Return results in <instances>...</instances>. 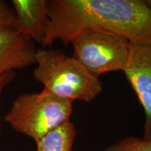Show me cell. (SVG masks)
Segmentation results:
<instances>
[{
  "label": "cell",
  "instance_id": "7c38bea8",
  "mask_svg": "<svg viewBox=\"0 0 151 151\" xmlns=\"http://www.w3.org/2000/svg\"><path fill=\"white\" fill-rule=\"evenodd\" d=\"M147 4H148L149 6L151 7V0H148V1H146Z\"/></svg>",
  "mask_w": 151,
  "mask_h": 151
},
{
  "label": "cell",
  "instance_id": "3957f363",
  "mask_svg": "<svg viewBox=\"0 0 151 151\" xmlns=\"http://www.w3.org/2000/svg\"><path fill=\"white\" fill-rule=\"evenodd\" d=\"M73 101L61 99L43 90L25 92L16 97L3 120L18 133L35 143L65 122L70 120Z\"/></svg>",
  "mask_w": 151,
  "mask_h": 151
},
{
  "label": "cell",
  "instance_id": "ba28073f",
  "mask_svg": "<svg viewBox=\"0 0 151 151\" xmlns=\"http://www.w3.org/2000/svg\"><path fill=\"white\" fill-rule=\"evenodd\" d=\"M76 134L75 124L69 120L37 141V151H72Z\"/></svg>",
  "mask_w": 151,
  "mask_h": 151
},
{
  "label": "cell",
  "instance_id": "8fae6325",
  "mask_svg": "<svg viewBox=\"0 0 151 151\" xmlns=\"http://www.w3.org/2000/svg\"><path fill=\"white\" fill-rule=\"evenodd\" d=\"M16 77V73L14 71H6L3 73H0V97H1V92L4 89L5 87L9 85ZM2 134V129H1V116H0V138Z\"/></svg>",
  "mask_w": 151,
  "mask_h": 151
},
{
  "label": "cell",
  "instance_id": "5b68a950",
  "mask_svg": "<svg viewBox=\"0 0 151 151\" xmlns=\"http://www.w3.org/2000/svg\"><path fill=\"white\" fill-rule=\"evenodd\" d=\"M122 71L144 110L143 138L151 140V44L131 43L129 58Z\"/></svg>",
  "mask_w": 151,
  "mask_h": 151
},
{
  "label": "cell",
  "instance_id": "277c9868",
  "mask_svg": "<svg viewBox=\"0 0 151 151\" xmlns=\"http://www.w3.org/2000/svg\"><path fill=\"white\" fill-rule=\"evenodd\" d=\"M72 58L96 78L107 72L123 71L131 42L124 36L99 29H86L71 41Z\"/></svg>",
  "mask_w": 151,
  "mask_h": 151
},
{
  "label": "cell",
  "instance_id": "52a82bcc",
  "mask_svg": "<svg viewBox=\"0 0 151 151\" xmlns=\"http://www.w3.org/2000/svg\"><path fill=\"white\" fill-rule=\"evenodd\" d=\"M11 4L16 17V29L42 44L49 22L47 0H12Z\"/></svg>",
  "mask_w": 151,
  "mask_h": 151
},
{
  "label": "cell",
  "instance_id": "9c48e42d",
  "mask_svg": "<svg viewBox=\"0 0 151 151\" xmlns=\"http://www.w3.org/2000/svg\"><path fill=\"white\" fill-rule=\"evenodd\" d=\"M103 151H151V140L128 137L106 148Z\"/></svg>",
  "mask_w": 151,
  "mask_h": 151
},
{
  "label": "cell",
  "instance_id": "7a4b0ae2",
  "mask_svg": "<svg viewBox=\"0 0 151 151\" xmlns=\"http://www.w3.org/2000/svg\"><path fill=\"white\" fill-rule=\"evenodd\" d=\"M35 64L33 77L43 85V91L57 97L90 102L103 91L99 78L61 50L37 49Z\"/></svg>",
  "mask_w": 151,
  "mask_h": 151
},
{
  "label": "cell",
  "instance_id": "30bf717a",
  "mask_svg": "<svg viewBox=\"0 0 151 151\" xmlns=\"http://www.w3.org/2000/svg\"><path fill=\"white\" fill-rule=\"evenodd\" d=\"M16 28V17L14 8L4 0H0V31Z\"/></svg>",
  "mask_w": 151,
  "mask_h": 151
},
{
  "label": "cell",
  "instance_id": "8992f818",
  "mask_svg": "<svg viewBox=\"0 0 151 151\" xmlns=\"http://www.w3.org/2000/svg\"><path fill=\"white\" fill-rule=\"evenodd\" d=\"M37 49L27 36L16 29L0 31V73L23 69L35 64Z\"/></svg>",
  "mask_w": 151,
  "mask_h": 151
},
{
  "label": "cell",
  "instance_id": "6da1fadb",
  "mask_svg": "<svg viewBox=\"0 0 151 151\" xmlns=\"http://www.w3.org/2000/svg\"><path fill=\"white\" fill-rule=\"evenodd\" d=\"M49 22L41 46H67L77 34L99 29L131 43L151 44V7L143 0H47Z\"/></svg>",
  "mask_w": 151,
  "mask_h": 151
}]
</instances>
